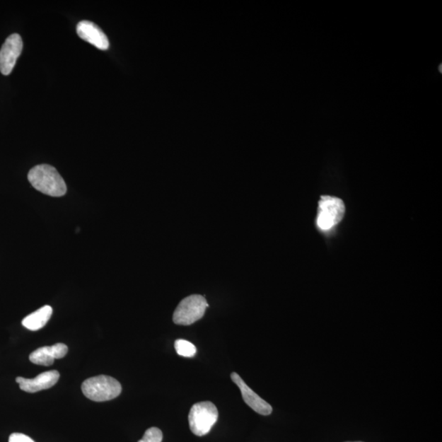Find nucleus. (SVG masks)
<instances>
[{"label": "nucleus", "instance_id": "7", "mask_svg": "<svg viewBox=\"0 0 442 442\" xmlns=\"http://www.w3.org/2000/svg\"><path fill=\"white\" fill-rule=\"evenodd\" d=\"M231 379L237 386L240 389L242 397L248 405L252 408L255 412H257L262 415H269L272 413V407L269 403L265 402L262 397H260L258 395L252 391V390L248 386L245 382L243 380V378L238 376L235 372L231 373Z\"/></svg>", "mask_w": 442, "mask_h": 442}, {"label": "nucleus", "instance_id": "11", "mask_svg": "<svg viewBox=\"0 0 442 442\" xmlns=\"http://www.w3.org/2000/svg\"><path fill=\"white\" fill-rule=\"evenodd\" d=\"M52 314H53V309L51 306H45L25 317L22 322L23 325L30 331L40 330L48 323Z\"/></svg>", "mask_w": 442, "mask_h": 442}, {"label": "nucleus", "instance_id": "10", "mask_svg": "<svg viewBox=\"0 0 442 442\" xmlns=\"http://www.w3.org/2000/svg\"><path fill=\"white\" fill-rule=\"evenodd\" d=\"M67 352L69 347L66 345L64 343H57L54 346L38 348L30 354L29 359L35 365L50 366L53 365L56 359L64 358Z\"/></svg>", "mask_w": 442, "mask_h": 442}, {"label": "nucleus", "instance_id": "14", "mask_svg": "<svg viewBox=\"0 0 442 442\" xmlns=\"http://www.w3.org/2000/svg\"><path fill=\"white\" fill-rule=\"evenodd\" d=\"M8 442H35L28 436L23 434H13L10 435Z\"/></svg>", "mask_w": 442, "mask_h": 442}, {"label": "nucleus", "instance_id": "3", "mask_svg": "<svg viewBox=\"0 0 442 442\" xmlns=\"http://www.w3.org/2000/svg\"><path fill=\"white\" fill-rule=\"evenodd\" d=\"M218 409L211 402H202L192 405L189 414L192 433L197 436L207 435L218 419Z\"/></svg>", "mask_w": 442, "mask_h": 442}, {"label": "nucleus", "instance_id": "5", "mask_svg": "<svg viewBox=\"0 0 442 442\" xmlns=\"http://www.w3.org/2000/svg\"><path fill=\"white\" fill-rule=\"evenodd\" d=\"M345 214V205L342 200L330 196L321 197L317 225L321 230H330L342 220Z\"/></svg>", "mask_w": 442, "mask_h": 442}, {"label": "nucleus", "instance_id": "12", "mask_svg": "<svg viewBox=\"0 0 442 442\" xmlns=\"http://www.w3.org/2000/svg\"><path fill=\"white\" fill-rule=\"evenodd\" d=\"M175 348L179 356L192 358L196 355L197 348L192 342L185 340L178 339L175 342Z\"/></svg>", "mask_w": 442, "mask_h": 442}, {"label": "nucleus", "instance_id": "6", "mask_svg": "<svg viewBox=\"0 0 442 442\" xmlns=\"http://www.w3.org/2000/svg\"><path fill=\"white\" fill-rule=\"evenodd\" d=\"M23 43L18 34L9 35L0 50V71L8 76L13 71L16 62L22 54Z\"/></svg>", "mask_w": 442, "mask_h": 442}, {"label": "nucleus", "instance_id": "2", "mask_svg": "<svg viewBox=\"0 0 442 442\" xmlns=\"http://www.w3.org/2000/svg\"><path fill=\"white\" fill-rule=\"evenodd\" d=\"M82 392L93 402H103L117 398L122 393V388L117 379L100 376L86 379L82 383Z\"/></svg>", "mask_w": 442, "mask_h": 442}, {"label": "nucleus", "instance_id": "1", "mask_svg": "<svg viewBox=\"0 0 442 442\" xmlns=\"http://www.w3.org/2000/svg\"><path fill=\"white\" fill-rule=\"evenodd\" d=\"M28 180L36 190L51 197L64 196L66 185L54 166L39 165L29 171Z\"/></svg>", "mask_w": 442, "mask_h": 442}, {"label": "nucleus", "instance_id": "15", "mask_svg": "<svg viewBox=\"0 0 442 442\" xmlns=\"http://www.w3.org/2000/svg\"><path fill=\"white\" fill-rule=\"evenodd\" d=\"M355 442H361V441H355Z\"/></svg>", "mask_w": 442, "mask_h": 442}, {"label": "nucleus", "instance_id": "9", "mask_svg": "<svg viewBox=\"0 0 442 442\" xmlns=\"http://www.w3.org/2000/svg\"><path fill=\"white\" fill-rule=\"evenodd\" d=\"M76 33L82 40L101 50L109 48V40L105 33L98 25L88 21H82L78 23Z\"/></svg>", "mask_w": 442, "mask_h": 442}, {"label": "nucleus", "instance_id": "13", "mask_svg": "<svg viewBox=\"0 0 442 442\" xmlns=\"http://www.w3.org/2000/svg\"><path fill=\"white\" fill-rule=\"evenodd\" d=\"M163 439V431L158 428H150L143 436V438L138 442H162Z\"/></svg>", "mask_w": 442, "mask_h": 442}, {"label": "nucleus", "instance_id": "4", "mask_svg": "<svg viewBox=\"0 0 442 442\" xmlns=\"http://www.w3.org/2000/svg\"><path fill=\"white\" fill-rule=\"evenodd\" d=\"M209 306L204 296L191 295L180 301L173 315L175 325L188 326L204 317Z\"/></svg>", "mask_w": 442, "mask_h": 442}, {"label": "nucleus", "instance_id": "8", "mask_svg": "<svg viewBox=\"0 0 442 442\" xmlns=\"http://www.w3.org/2000/svg\"><path fill=\"white\" fill-rule=\"evenodd\" d=\"M59 378L60 374L58 371H51L40 373L35 378L18 377L16 382L20 385V388L23 391L35 393L54 387Z\"/></svg>", "mask_w": 442, "mask_h": 442}]
</instances>
